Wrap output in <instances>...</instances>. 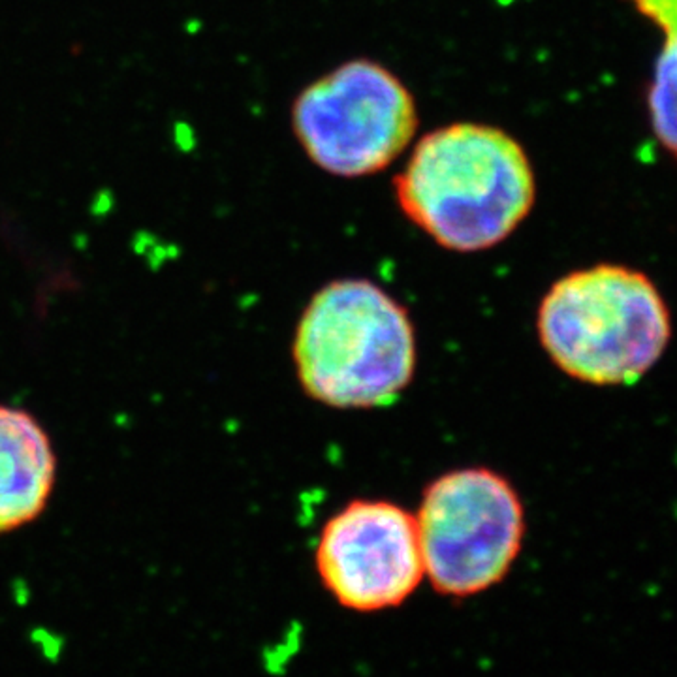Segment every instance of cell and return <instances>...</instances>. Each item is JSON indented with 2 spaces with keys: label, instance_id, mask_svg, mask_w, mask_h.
I'll return each instance as SVG.
<instances>
[{
  "label": "cell",
  "instance_id": "1",
  "mask_svg": "<svg viewBox=\"0 0 677 677\" xmlns=\"http://www.w3.org/2000/svg\"><path fill=\"white\" fill-rule=\"evenodd\" d=\"M536 193V173L521 141L495 124L472 121L423 134L394 179L405 219L459 254L489 251L516 234Z\"/></svg>",
  "mask_w": 677,
  "mask_h": 677
},
{
  "label": "cell",
  "instance_id": "10",
  "mask_svg": "<svg viewBox=\"0 0 677 677\" xmlns=\"http://www.w3.org/2000/svg\"><path fill=\"white\" fill-rule=\"evenodd\" d=\"M173 141H175L177 149L181 153H190L194 149V145H196V138H194L190 124L185 123V121H177L173 124Z\"/></svg>",
  "mask_w": 677,
  "mask_h": 677
},
{
  "label": "cell",
  "instance_id": "6",
  "mask_svg": "<svg viewBox=\"0 0 677 677\" xmlns=\"http://www.w3.org/2000/svg\"><path fill=\"white\" fill-rule=\"evenodd\" d=\"M315 565L324 589L342 608H397L426 578L416 517L389 501L348 502L322 529Z\"/></svg>",
  "mask_w": 677,
  "mask_h": 677
},
{
  "label": "cell",
  "instance_id": "5",
  "mask_svg": "<svg viewBox=\"0 0 677 677\" xmlns=\"http://www.w3.org/2000/svg\"><path fill=\"white\" fill-rule=\"evenodd\" d=\"M423 574L438 595L469 598L499 585L525 538V508L485 467L450 470L427 485L416 516Z\"/></svg>",
  "mask_w": 677,
  "mask_h": 677
},
{
  "label": "cell",
  "instance_id": "9",
  "mask_svg": "<svg viewBox=\"0 0 677 677\" xmlns=\"http://www.w3.org/2000/svg\"><path fill=\"white\" fill-rule=\"evenodd\" d=\"M115 193H113L112 188H100L91 200V205H89V213L94 217V219H104L107 215L112 213L113 209H115Z\"/></svg>",
  "mask_w": 677,
  "mask_h": 677
},
{
  "label": "cell",
  "instance_id": "2",
  "mask_svg": "<svg viewBox=\"0 0 677 677\" xmlns=\"http://www.w3.org/2000/svg\"><path fill=\"white\" fill-rule=\"evenodd\" d=\"M540 347L566 377L598 388L651 373L673 335L655 281L623 264H595L557 278L536 310Z\"/></svg>",
  "mask_w": 677,
  "mask_h": 677
},
{
  "label": "cell",
  "instance_id": "7",
  "mask_svg": "<svg viewBox=\"0 0 677 677\" xmlns=\"http://www.w3.org/2000/svg\"><path fill=\"white\" fill-rule=\"evenodd\" d=\"M57 482L48 431L25 408L0 405V534L42 516Z\"/></svg>",
  "mask_w": 677,
  "mask_h": 677
},
{
  "label": "cell",
  "instance_id": "3",
  "mask_svg": "<svg viewBox=\"0 0 677 677\" xmlns=\"http://www.w3.org/2000/svg\"><path fill=\"white\" fill-rule=\"evenodd\" d=\"M292 359L303 391L331 408L391 405L416 373L405 305L369 278H337L313 293L296 325Z\"/></svg>",
  "mask_w": 677,
  "mask_h": 677
},
{
  "label": "cell",
  "instance_id": "8",
  "mask_svg": "<svg viewBox=\"0 0 677 677\" xmlns=\"http://www.w3.org/2000/svg\"><path fill=\"white\" fill-rule=\"evenodd\" d=\"M634 8L662 33V51L647 94L651 129L677 162V0H632Z\"/></svg>",
  "mask_w": 677,
  "mask_h": 677
},
{
  "label": "cell",
  "instance_id": "4",
  "mask_svg": "<svg viewBox=\"0 0 677 677\" xmlns=\"http://www.w3.org/2000/svg\"><path fill=\"white\" fill-rule=\"evenodd\" d=\"M416 98L379 60L350 59L305 85L293 98L290 124L318 170L359 179L394 164L418 134Z\"/></svg>",
  "mask_w": 677,
  "mask_h": 677
}]
</instances>
